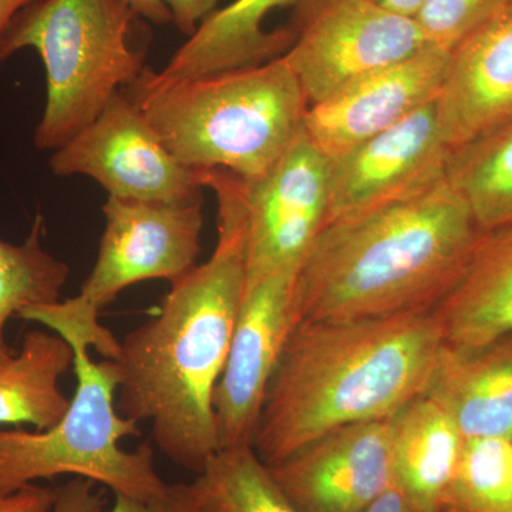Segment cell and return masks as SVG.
<instances>
[{
    "instance_id": "6da1fadb",
    "label": "cell",
    "mask_w": 512,
    "mask_h": 512,
    "mask_svg": "<svg viewBox=\"0 0 512 512\" xmlns=\"http://www.w3.org/2000/svg\"><path fill=\"white\" fill-rule=\"evenodd\" d=\"M201 183L217 195L214 252L171 284L157 315L127 333L111 359L121 416L150 421L158 450L197 476L221 450L214 394L247 286L241 178L202 171Z\"/></svg>"
},
{
    "instance_id": "7a4b0ae2",
    "label": "cell",
    "mask_w": 512,
    "mask_h": 512,
    "mask_svg": "<svg viewBox=\"0 0 512 512\" xmlns=\"http://www.w3.org/2000/svg\"><path fill=\"white\" fill-rule=\"evenodd\" d=\"M443 343L433 311L296 323L252 447L274 466L330 431L390 419L424 393Z\"/></svg>"
},
{
    "instance_id": "3957f363",
    "label": "cell",
    "mask_w": 512,
    "mask_h": 512,
    "mask_svg": "<svg viewBox=\"0 0 512 512\" xmlns=\"http://www.w3.org/2000/svg\"><path fill=\"white\" fill-rule=\"evenodd\" d=\"M481 232L448 178L329 222L296 276V323L433 311L463 275Z\"/></svg>"
},
{
    "instance_id": "277c9868",
    "label": "cell",
    "mask_w": 512,
    "mask_h": 512,
    "mask_svg": "<svg viewBox=\"0 0 512 512\" xmlns=\"http://www.w3.org/2000/svg\"><path fill=\"white\" fill-rule=\"evenodd\" d=\"M121 92L185 167L244 181L262 177L284 156L311 107L282 56L184 79L146 66Z\"/></svg>"
},
{
    "instance_id": "5b68a950",
    "label": "cell",
    "mask_w": 512,
    "mask_h": 512,
    "mask_svg": "<svg viewBox=\"0 0 512 512\" xmlns=\"http://www.w3.org/2000/svg\"><path fill=\"white\" fill-rule=\"evenodd\" d=\"M140 15L127 0H36L0 37V62L35 49L45 64L47 97L36 148L59 150L100 116L143 72Z\"/></svg>"
},
{
    "instance_id": "8992f818",
    "label": "cell",
    "mask_w": 512,
    "mask_h": 512,
    "mask_svg": "<svg viewBox=\"0 0 512 512\" xmlns=\"http://www.w3.org/2000/svg\"><path fill=\"white\" fill-rule=\"evenodd\" d=\"M63 339L72 346L76 375L69 409L47 430L0 429V494L66 474L128 497L163 493L167 483L154 467L153 447H121V440L140 436V429L117 410L119 380L113 362H94L89 343L77 336Z\"/></svg>"
},
{
    "instance_id": "52a82bcc",
    "label": "cell",
    "mask_w": 512,
    "mask_h": 512,
    "mask_svg": "<svg viewBox=\"0 0 512 512\" xmlns=\"http://www.w3.org/2000/svg\"><path fill=\"white\" fill-rule=\"evenodd\" d=\"M288 28L293 42L282 57L311 106L430 45L416 19L373 0H299Z\"/></svg>"
},
{
    "instance_id": "ba28073f",
    "label": "cell",
    "mask_w": 512,
    "mask_h": 512,
    "mask_svg": "<svg viewBox=\"0 0 512 512\" xmlns=\"http://www.w3.org/2000/svg\"><path fill=\"white\" fill-rule=\"evenodd\" d=\"M204 201L157 204L109 197L99 255L79 295L66 299L79 319L97 325L100 312L128 286L148 279L171 284L197 265Z\"/></svg>"
},
{
    "instance_id": "9c48e42d",
    "label": "cell",
    "mask_w": 512,
    "mask_h": 512,
    "mask_svg": "<svg viewBox=\"0 0 512 512\" xmlns=\"http://www.w3.org/2000/svg\"><path fill=\"white\" fill-rule=\"evenodd\" d=\"M50 168L59 177L87 175L109 197L120 200L174 205L204 201L200 171L185 167L167 150L123 92L53 153Z\"/></svg>"
},
{
    "instance_id": "30bf717a",
    "label": "cell",
    "mask_w": 512,
    "mask_h": 512,
    "mask_svg": "<svg viewBox=\"0 0 512 512\" xmlns=\"http://www.w3.org/2000/svg\"><path fill=\"white\" fill-rule=\"evenodd\" d=\"M329 173L330 158L302 130L268 173L241 180L247 286L299 272L328 221Z\"/></svg>"
},
{
    "instance_id": "8fae6325",
    "label": "cell",
    "mask_w": 512,
    "mask_h": 512,
    "mask_svg": "<svg viewBox=\"0 0 512 512\" xmlns=\"http://www.w3.org/2000/svg\"><path fill=\"white\" fill-rule=\"evenodd\" d=\"M298 272H281L245 288L231 348L214 394L220 448L254 441L269 384L296 325Z\"/></svg>"
},
{
    "instance_id": "7c38bea8",
    "label": "cell",
    "mask_w": 512,
    "mask_h": 512,
    "mask_svg": "<svg viewBox=\"0 0 512 512\" xmlns=\"http://www.w3.org/2000/svg\"><path fill=\"white\" fill-rule=\"evenodd\" d=\"M436 100L330 158L326 224L402 200L447 178L453 150L441 134Z\"/></svg>"
},
{
    "instance_id": "4fadbf2b",
    "label": "cell",
    "mask_w": 512,
    "mask_h": 512,
    "mask_svg": "<svg viewBox=\"0 0 512 512\" xmlns=\"http://www.w3.org/2000/svg\"><path fill=\"white\" fill-rule=\"evenodd\" d=\"M268 468L301 512H363L393 484L389 419L330 431Z\"/></svg>"
},
{
    "instance_id": "5bb4252c",
    "label": "cell",
    "mask_w": 512,
    "mask_h": 512,
    "mask_svg": "<svg viewBox=\"0 0 512 512\" xmlns=\"http://www.w3.org/2000/svg\"><path fill=\"white\" fill-rule=\"evenodd\" d=\"M450 53L429 45L312 104L303 130L329 158L383 133L439 97Z\"/></svg>"
},
{
    "instance_id": "9a60e30c",
    "label": "cell",
    "mask_w": 512,
    "mask_h": 512,
    "mask_svg": "<svg viewBox=\"0 0 512 512\" xmlns=\"http://www.w3.org/2000/svg\"><path fill=\"white\" fill-rule=\"evenodd\" d=\"M437 119L451 150L512 121V3L450 53Z\"/></svg>"
},
{
    "instance_id": "2e32d148",
    "label": "cell",
    "mask_w": 512,
    "mask_h": 512,
    "mask_svg": "<svg viewBox=\"0 0 512 512\" xmlns=\"http://www.w3.org/2000/svg\"><path fill=\"white\" fill-rule=\"evenodd\" d=\"M470 437L512 439V333L478 348L443 343L424 393Z\"/></svg>"
},
{
    "instance_id": "e0dca14e",
    "label": "cell",
    "mask_w": 512,
    "mask_h": 512,
    "mask_svg": "<svg viewBox=\"0 0 512 512\" xmlns=\"http://www.w3.org/2000/svg\"><path fill=\"white\" fill-rule=\"evenodd\" d=\"M433 312L444 343L456 348L512 333V222L481 232L463 275Z\"/></svg>"
},
{
    "instance_id": "ac0fdd59",
    "label": "cell",
    "mask_w": 512,
    "mask_h": 512,
    "mask_svg": "<svg viewBox=\"0 0 512 512\" xmlns=\"http://www.w3.org/2000/svg\"><path fill=\"white\" fill-rule=\"evenodd\" d=\"M299 0H234L202 20L160 73L170 79L207 76L241 67L258 66L284 56L292 46L288 26L266 30V18L276 9L293 8Z\"/></svg>"
},
{
    "instance_id": "d6986e66",
    "label": "cell",
    "mask_w": 512,
    "mask_h": 512,
    "mask_svg": "<svg viewBox=\"0 0 512 512\" xmlns=\"http://www.w3.org/2000/svg\"><path fill=\"white\" fill-rule=\"evenodd\" d=\"M393 483L420 512H440L464 440L456 421L426 394L389 419Z\"/></svg>"
},
{
    "instance_id": "ffe728a7",
    "label": "cell",
    "mask_w": 512,
    "mask_h": 512,
    "mask_svg": "<svg viewBox=\"0 0 512 512\" xmlns=\"http://www.w3.org/2000/svg\"><path fill=\"white\" fill-rule=\"evenodd\" d=\"M72 346L52 330H30L19 352L0 363V427L55 426L69 409L60 379L73 367Z\"/></svg>"
},
{
    "instance_id": "44dd1931",
    "label": "cell",
    "mask_w": 512,
    "mask_h": 512,
    "mask_svg": "<svg viewBox=\"0 0 512 512\" xmlns=\"http://www.w3.org/2000/svg\"><path fill=\"white\" fill-rule=\"evenodd\" d=\"M447 178L467 201L478 228L512 222V123L457 148Z\"/></svg>"
},
{
    "instance_id": "7402d4cb",
    "label": "cell",
    "mask_w": 512,
    "mask_h": 512,
    "mask_svg": "<svg viewBox=\"0 0 512 512\" xmlns=\"http://www.w3.org/2000/svg\"><path fill=\"white\" fill-rule=\"evenodd\" d=\"M45 218L37 215L23 244L0 239V363L15 355L6 340V325L33 306L60 301L70 276L66 262L45 251Z\"/></svg>"
},
{
    "instance_id": "603a6c76",
    "label": "cell",
    "mask_w": 512,
    "mask_h": 512,
    "mask_svg": "<svg viewBox=\"0 0 512 512\" xmlns=\"http://www.w3.org/2000/svg\"><path fill=\"white\" fill-rule=\"evenodd\" d=\"M191 488L210 512H301L251 444L218 451Z\"/></svg>"
},
{
    "instance_id": "cb8c5ba5",
    "label": "cell",
    "mask_w": 512,
    "mask_h": 512,
    "mask_svg": "<svg viewBox=\"0 0 512 512\" xmlns=\"http://www.w3.org/2000/svg\"><path fill=\"white\" fill-rule=\"evenodd\" d=\"M440 512H512L511 437L464 440Z\"/></svg>"
},
{
    "instance_id": "d4e9b609",
    "label": "cell",
    "mask_w": 512,
    "mask_h": 512,
    "mask_svg": "<svg viewBox=\"0 0 512 512\" xmlns=\"http://www.w3.org/2000/svg\"><path fill=\"white\" fill-rule=\"evenodd\" d=\"M511 3L512 0H426L414 19L430 45L451 53Z\"/></svg>"
},
{
    "instance_id": "484cf974",
    "label": "cell",
    "mask_w": 512,
    "mask_h": 512,
    "mask_svg": "<svg viewBox=\"0 0 512 512\" xmlns=\"http://www.w3.org/2000/svg\"><path fill=\"white\" fill-rule=\"evenodd\" d=\"M109 512H210L195 497L191 484H167L163 493L150 498L114 494Z\"/></svg>"
},
{
    "instance_id": "4316f807",
    "label": "cell",
    "mask_w": 512,
    "mask_h": 512,
    "mask_svg": "<svg viewBox=\"0 0 512 512\" xmlns=\"http://www.w3.org/2000/svg\"><path fill=\"white\" fill-rule=\"evenodd\" d=\"M107 500L96 483L83 477H74L56 487V500L49 512H104Z\"/></svg>"
},
{
    "instance_id": "83f0119b",
    "label": "cell",
    "mask_w": 512,
    "mask_h": 512,
    "mask_svg": "<svg viewBox=\"0 0 512 512\" xmlns=\"http://www.w3.org/2000/svg\"><path fill=\"white\" fill-rule=\"evenodd\" d=\"M56 500V488L30 484L12 494H0V512H49Z\"/></svg>"
},
{
    "instance_id": "f1b7e54d",
    "label": "cell",
    "mask_w": 512,
    "mask_h": 512,
    "mask_svg": "<svg viewBox=\"0 0 512 512\" xmlns=\"http://www.w3.org/2000/svg\"><path fill=\"white\" fill-rule=\"evenodd\" d=\"M173 16V25L184 36L197 32L202 20L217 10L221 0H164Z\"/></svg>"
},
{
    "instance_id": "f546056e",
    "label": "cell",
    "mask_w": 512,
    "mask_h": 512,
    "mask_svg": "<svg viewBox=\"0 0 512 512\" xmlns=\"http://www.w3.org/2000/svg\"><path fill=\"white\" fill-rule=\"evenodd\" d=\"M363 512H420L409 503L397 485H390L380 497H377Z\"/></svg>"
},
{
    "instance_id": "4dcf8cb0",
    "label": "cell",
    "mask_w": 512,
    "mask_h": 512,
    "mask_svg": "<svg viewBox=\"0 0 512 512\" xmlns=\"http://www.w3.org/2000/svg\"><path fill=\"white\" fill-rule=\"evenodd\" d=\"M127 2L141 18L154 23V25L163 26L173 23V16L164 0H127Z\"/></svg>"
},
{
    "instance_id": "1f68e13d",
    "label": "cell",
    "mask_w": 512,
    "mask_h": 512,
    "mask_svg": "<svg viewBox=\"0 0 512 512\" xmlns=\"http://www.w3.org/2000/svg\"><path fill=\"white\" fill-rule=\"evenodd\" d=\"M373 2L390 12L397 13V15L414 19L426 0H373Z\"/></svg>"
},
{
    "instance_id": "d6a6232c",
    "label": "cell",
    "mask_w": 512,
    "mask_h": 512,
    "mask_svg": "<svg viewBox=\"0 0 512 512\" xmlns=\"http://www.w3.org/2000/svg\"><path fill=\"white\" fill-rule=\"evenodd\" d=\"M35 2L36 0H0V37L16 15Z\"/></svg>"
},
{
    "instance_id": "836d02e7",
    "label": "cell",
    "mask_w": 512,
    "mask_h": 512,
    "mask_svg": "<svg viewBox=\"0 0 512 512\" xmlns=\"http://www.w3.org/2000/svg\"><path fill=\"white\" fill-rule=\"evenodd\" d=\"M511 123H512V121H511Z\"/></svg>"
}]
</instances>
